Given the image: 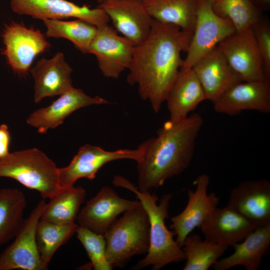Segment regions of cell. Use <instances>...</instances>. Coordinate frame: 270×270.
<instances>
[{
  "mask_svg": "<svg viewBox=\"0 0 270 270\" xmlns=\"http://www.w3.org/2000/svg\"><path fill=\"white\" fill-rule=\"evenodd\" d=\"M192 34L178 26L152 19L148 38L135 46L127 82L137 85L140 96L149 101L156 113L183 64L182 52H187Z\"/></svg>",
  "mask_w": 270,
  "mask_h": 270,
  "instance_id": "cell-1",
  "label": "cell"
},
{
  "mask_svg": "<svg viewBox=\"0 0 270 270\" xmlns=\"http://www.w3.org/2000/svg\"><path fill=\"white\" fill-rule=\"evenodd\" d=\"M203 124L202 117L197 113L177 122L168 120L157 130L156 136L139 146L142 150L136 162L140 192L158 188L188 167Z\"/></svg>",
  "mask_w": 270,
  "mask_h": 270,
  "instance_id": "cell-2",
  "label": "cell"
},
{
  "mask_svg": "<svg viewBox=\"0 0 270 270\" xmlns=\"http://www.w3.org/2000/svg\"><path fill=\"white\" fill-rule=\"evenodd\" d=\"M113 184L128 189L136 195L148 216L150 224V244L146 256L133 267L140 270L151 266L152 270H158L165 266L185 260L182 248L174 238L173 231L166 226L165 220L168 218L170 194L163 195L158 204V197L150 192H140L137 186L126 178L117 176Z\"/></svg>",
  "mask_w": 270,
  "mask_h": 270,
  "instance_id": "cell-3",
  "label": "cell"
},
{
  "mask_svg": "<svg viewBox=\"0 0 270 270\" xmlns=\"http://www.w3.org/2000/svg\"><path fill=\"white\" fill-rule=\"evenodd\" d=\"M0 177L14 179L50 199L62 190L58 185V168L42 151L32 148L10 152L0 158Z\"/></svg>",
  "mask_w": 270,
  "mask_h": 270,
  "instance_id": "cell-4",
  "label": "cell"
},
{
  "mask_svg": "<svg viewBox=\"0 0 270 270\" xmlns=\"http://www.w3.org/2000/svg\"><path fill=\"white\" fill-rule=\"evenodd\" d=\"M104 236L106 258L112 268H122L134 256L147 253L150 224L142 204L124 212Z\"/></svg>",
  "mask_w": 270,
  "mask_h": 270,
  "instance_id": "cell-5",
  "label": "cell"
},
{
  "mask_svg": "<svg viewBox=\"0 0 270 270\" xmlns=\"http://www.w3.org/2000/svg\"><path fill=\"white\" fill-rule=\"evenodd\" d=\"M212 0H199L196 20L191 41L180 69L194 64L236 32L232 23L214 11Z\"/></svg>",
  "mask_w": 270,
  "mask_h": 270,
  "instance_id": "cell-6",
  "label": "cell"
},
{
  "mask_svg": "<svg viewBox=\"0 0 270 270\" xmlns=\"http://www.w3.org/2000/svg\"><path fill=\"white\" fill-rule=\"evenodd\" d=\"M46 202L40 200L24 219L14 241L0 255V270H44L36 240V230Z\"/></svg>",
  "mask_w": 270,
  "mask_h": 270,
  "instance_id": "cell-7",
  "label": "cell"
},
{
  "mask_svg": "<svg viewBox=\"0 0 270 270\" xmlns=\"http://www.w3.org/2000/svg\"><path fill=\"white\" fill-rule=\"evenodd\" d=\"M4 48L2 54L12 70L24 76L35 58L48 50L50 44L39 30L16 22L6 24L1 34Z\"/></svg>",
  "mask_w": 270,
  "mask_h": 270,
  "instance_id": "cell-8",
  "label": "cell"
},
{
  "mask_svg": "<svg viewBox=\"0 0 270 270\" xmlns=\"http://www.w3.org/2000/svg\"><path fill=\"white\" fill-rule=\"evenodd\" d=\"M142 156V150L140 146L134 150L108 151L99 146L86 144L79 149L68 166L58 168V185L61 188H66L73 186L75 182L81 178L93 180L98 171L106 164L124 159L137 162Z\"/></svg>",
  "mask_w": 270,
  "mask_h": 270,
  "instance_id": "cell-9",
  "label": "cell"
},
{
  "mask_svg": "<svg viewBox=\"0 0 270 270\" xmlns=\"http://www.w3.org/2000/svg\"><path fill=\"white\" fill-rule=\"evenodd\" d=\"M135 45L118 34L108 24L97 27L88 54L94 55L98 67L106 78H118L128 69L132 60Z\"/></svg>",
  "mask_w": 270,
  "mask_h": 270,
  "instance_id": "cell-10",
  "label": "cell"
},
{
  "mask_svg": "<svg viewBox=\"0 0 270 270\" xmlns=\"http://www.w3.org/2000/svg\"><path fill=\"white\" fill-rule=\"evenodd\" d=\"M12 10L34 18L62 20L68 18L80 19L96 27L108 24L110 18L105 12L96 7L80 6L67 0H10Z\"/></svg>",
  "mask_w": 270,
  "mask_h": 270,
  "instance_id": "cell-11",
  "label": "cell"
},
{
  "mask_svg": "<svg viewBox=\"0 0 270 270\" xmlns=\"http://www.w3.org/2000/svg\"><path fill=\"white\" fill-rule=\"evenodd\" d=\"M210 178L206 174L197 176L194 182V191L188 192V201L184 209L178 214L170 218L172 229L176 242L182 247L186 236L202 223L217 208L220 199L214 192L208 194Z\"/></svg>",
  "mask_w": 270,
  "mask_h": 270,
  "instance_id": "cell-12",
  "label": "cell"
},
{
  "mask_svg": "<svg viewBox=\"0 0 270 270\" xmlns=\"http://www.w3.org/2000/svg\"><path fill=\"white\" fill-rule=\"evenodd\" d=\"M97 7L107 14L114 29L135 46L148 36L152 18L144 0H104Z\"/></svg>",
  "mask_w": 270,
  "mask_h": 270,
  "instance_id": "cell-13",
  "label": "cell"
},
{
  "mask_svg": "<svg viewBox=\"0 0 270 270\" xmlns=\"http://www.w3.org/2000/svg\"><path fill=\"white\" fill-rule=\"evenodd\" d=\"M141 204L139 200L120 197L109 186H104L80 210L78 226L103 234L122 213Z\"/></svg>",
  "mask_w": 270,
  "mask_h": 270,
  "instance_id": "cell-14",
  "label": "cell"
},
{
  "mask_svg": "<svg viewBox=\"0 0 270 270\" xmlns=\"http://www.w3.org/2000/svg\"><path fill=\"white\" fill-rule=\"evenodd\" d=\"M218 46L242 81L266 79L251 28L240 32H235L220 42Z\"/></svg>",
  "mask_w": 270,
  "mask_h": 270,
  "instance_id": "cell-15",
  "label": "cell"
},
{
  "mask_svg": "<svg viewBox=\"0 0 270 270\" xmlns=\"http://www.w3.org/2000/svg\"><path fill=\"white\" fill-rule=\"evenodd\" d=\"M214 111L234 116L246 110L270 112V80L242 81L212 102Z\"/></svg>",
  "mask_w": 270,
  "mask_h": 270,
  "instance_id": "cell-16",
  "label": "cell"
},
{
  "mask_svg": "<svg viewBox=\"0 0 270 270\" xmlns=\"http://www.w3.org/2000/svg\"><path fill=\"white\" fill-rule=\"evenodd\" d=\"M227 206L256 227L270 224V182L258 179L241 182L231 190Z\"/></svg>",
  "mask_w": 270,
  "mask_h": 270,
  "instance_id": "cell-17",
  "label": "cell"
},
{
  "mask_svg": "<svg viewBox=\"0 0 270 270\" xmlns=\"http://www.w3.org/2000/svg\"><path fill=\"white\" fill-rule=\"evenodd\" d=\"M110 103L102 97H91L82 90L72 87L50 106L34 111L26 118V122L36 128L38 132L44 134L62 124L66 118L78 109Z\"/></svg>",
  "mask_w": 270,
  "mask_h": 270,
  "instance_id": "cell-18",
  "label": "cell"
},
{
  "mask_svg": "<svg viewBox=\"0 0 270 270\" xmlns=\"http://www.w3.org/2000/svg\"><path fill=\"white\" fill-rule=\"evenodd\" d=\"M206 95L212 103L234 84L242 80L218 46L192 68Z\"/></svg>",
  "mask_w": 270,
  "mask_h": 270,
  "instance_id": "cell-19",
  "label": "cell"
},
{
  "mask_svg": "<svg viewBox=\"0 0 270 270\" xmlns=\"http://www.w3.org/2000/svg\"><path fill=\"white\" fill-rule=\"evenodd\" d=\"M256 226L228 206L216 208L198 228L205 239L228 248L242 241Z\"/></svg>",
  "mask_w": 270,
  "mask_h": 270,
  "instance_id": "cell-20",
  "label": "cell"
},
{
  "mask_svg": "<svg viewBox=\"0 0 270 270\" xmlns=\"http://www.w3.org/2000/svg\"><path fill=\"white\" fill-rule=\"evenodd\" d=\"M30 71L34 82L36 103L46 97L60 96L73 87L72 70L61 52L50 58L40 60Z\"/></svg>",
  "mask_w": 270,
  "mask_h": 270,
  "instance_id": "cell-21",
  "label": "cell"
},
{
  "mask_svg": "<svg viewBox=\"0 0 270 270\" xmlns=\"http://www.w3.org/2000/svg\"><path fill=\"white\" fill-rule=\"evenodd\" d=\"M206 100L204 90L192 69H180L165 100L169 120L177 122L186 118Z\"/></svg>",
  "mask_w": 270,
  "mask_h": 270,
  "instance_id": "cell-22",
  "label": "cell"
},
{
  "mask_svg": "<svg viewBox=\"0 0 270 270\" xmlns=\"http://www.w3.org/2000/svg\"><path fill=\"white\" fill-rule=\"evenodd\" d=\"M270 245V224L256 227L242 241L234 244V252L212 266L216 270H228L241 266L246 270L259 268Z\"/></svg>",
  "mask_w": 270,
  "mask_h": 270,
  "instance_id": "cell-23",
  "label": "cell"
},
{
  "mask_svg": "<svg viewBox=\"0 0 270 270\" xmlns=\"http://www.w3.org/2000/svg\"><path fill=\"white\" fill-rule=\"evenodd\" d=\"M152 19L193 34L199 0H144Z\"/></svg>",
  "mask_w": 270,
  "mask_h": 270,
  "instance_id": "cell-24",
  "label": "cell"
},
{
  "mask_svg": "<svg viewBox=\"0 0 270 270\" xmlns=\"http://www.w3.org/2000/svg\"><path fill=\"white\" fill-rule=\"evenodd\" d=\"M24 194L17 188L0 190V246L14 238L24 220Z\"/></svg>",
  "mask_w": 270,
  "mask_h": 270,
  "instance_id": "cell-25",
  "label": "cell"
},
{
  "mask_svg": "<svg viewBox=\"0 0 270 270\" xmlns=\"http://www.w3.org/2000/svg\"><path fill=\"white\" fill-rule=\"evenodd\" d=\"M86 196V192L82 186L62 188L50 199L40 220L61 224L75 222Z\"/></svg>",
  "mask_w": 270,
  "mask_h": 270,
  "instance_id": "cell-26",
  "label": "cell"
},
{
  "mask_svg": "<svg viewBox=\"0 0 270 270\" xmlns=\"http://www.w3.org/2000/svg\"><path fill=\"white\" fill-rule=\"evenodd\" d=\"M42 21L46 28V36L67 39L82 53L88 54L96 33V26L80 19L70 21L46 19Z\"/></svg>",
  "mask_w": 270,
  "mask_h": 270,
  "instance_id": "cell-27",
  "label": "cell"
},
{
  "mask_svg": "<svg viewBox=\"0 0 270 270\" xmlns=\"http://www.w3.org/2000/svg\"><path fill=\"white\" fill-rule=\"evenodd\" d=\"M182 248L186 260L183 270H208L228 249L206 239L202 240L198 234L188 236Z\"/></svg>",
  "mask_w": 270,
  "mask_h": 270,
  "instance_id": "cell-28",
  "label": "cell"
},
{
  "mask_svg": "<svg viewBox=\"0 0 270 270\" xmlns=\"http://www.w3.org/2000/svg\"><path fill=\"white\" fill-rule=\"evenodd\" d=\"M78 226L75 222L61 224L40 220L36 240L41 258L46 266L59 248L76 234Z\"/></svg>",
  "mask_w": 270,
  "mask_h": 270,
  "instance_id": "cell-29",
  "label": "cell"
},
{
  "mask_svg": "<svg viewBox=\"0 0 270 270\" xmlns=\"http://www.w3.org/2000/svg\"><path fill=\"white\" fill-rule=\"evenodd\" d=\"M212 7L216 14L232 23L236 32L251 28L264 18L250 0H215Z\"/></svg>",
  "mask_w": 270,
  "mask_h": 270,
  "instance_id": "cell-30",
  "label": "cell"
},
{
  "mask_svg": "<svg viewBox=\"0 0 270 270\" xmlns=\"http://www.w3.org/2000/svg\"><path fill=\"white\" fill-rule=\"evenodd\" d=\"M76 238L84 246L94 270H111L106 256V242L103 234L78 226Z\"/></svg>",
  "mask_w": 270,
  "mask_h": 270,
  "instance_id": "cell-31",
  "label": "cell"
},
{
  "mask_svg": "<svg viewBox=\"0 0 270 270\" xmlns=\"http://www.w3.org/2000/svg\"><path fill=\"white\" fill-rule=\"evenodd\" d=\"M266 79L270 80V24L264 17L251 27Z\"/></svg>",
  "mask_w": 270,
  "mask_h": 270,
  "instance_id": "cell-32",
  "label": "cell"
},
{
  "mask_svg": "<svg viewBox=\"0 0 270 270\" xmlns=\"http://www.w3.org/2000/svg\"><path fill=\"white\" fill-rule=\"evenodd\" d=\"M10 136L6 124L0 126V158L6 156L9 152Z\"/></svg>",
  "mask_w": 270,
  "mask_h": 270,
  "instance_id": "cell-33",
  "label": "cell"
},
{
  "mask_svg": "<svg viewBox=\"0 0 270 270\" xmlns=\"http://www.w3.org/2000/svg\"><path fill=\"white\" fill-rule=\"evenodd\" d=\"M262 12L269 10L270 0H250Z\"/></svg>",
  "mask_w": 270,
  "mask_h": 270,
  "instance_id": "cell-34",
  "label": "cell"
},
{
  "mask_svg": "<svg viewBox=\"0 0 270 270\" xmlns=\"http://www.w3.org/2000/svg\"><path fill=\"white\" fill-rule=\"evenodd\" d=\"M103 0H97L98 2V3L101 2H102Z\"/></svg>",
  "mask_w": 270,
  "mask_h": 270,
  "instance_id": "cell-35",
  "label": "cell"
}]
</instances>
